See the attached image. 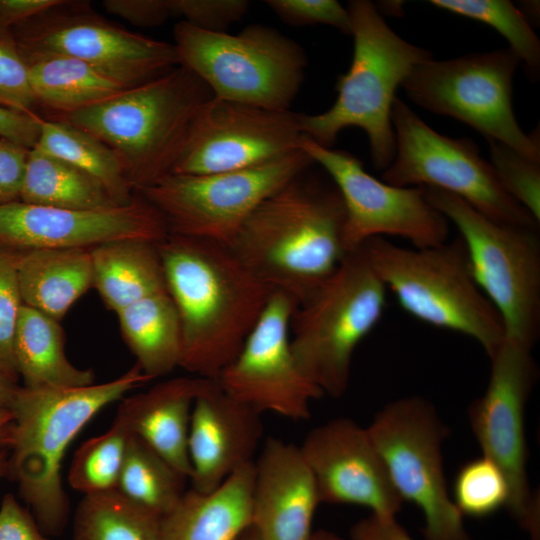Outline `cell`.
Here are the masks:
<instances>
[{"mask_svg": "<svg viewBox=\"0 0 540 540\" xmlns=\"http://www.w3.org/2000/svg\"><path fill=\"white\" fill-rule=\"evenodd\" d=\"M180 320V366L216 379L238 355L274 290L229 245L174 234L157 244Z\"/></svg>", "mask_w": 540, "mask_h": 540, "instance_id": "obj_1", "label": "cell"}, {"mask_svg": "<svg viewBox=\"0 0 540 540\" xmlns=\"http://www.w3.org/2000/svg\"><path fill=\"white\" fill-rule=\"evenodd\" d=\"M303 174V173H302ZM302 174L263 201L231 249L274 291L303 304L348 254L339 191Z\"/></svg>", "mask_w": 540, "mask_h": 540, "instance_id": "obj_2", "label": "cell"}, {"mask_svg": "<svg viewBox=\"0 0 540 540\" xmlns=\"http://www.w3.org/2000/svg\"><path fill=\"white\" fill-rule=\"evenodd\" d=\"M151 379L135 363L118 378L83 387L19 386L11 411L15 420L7 476L46 535L60 534L68 521L69 498L62 483L68 447L82 428L107 405Z\"/></svg>", "mask_w": 540, "mask_h": 540, "instance_id": "obj_3", "label": "cell"}, {"mask_svg": "<svg viewBox=\"0 0 540 540\" xmlns=\"http://www.w3.org/2000/svg\"><path fill=\"white\" fill-rule=\"evenodd\" d=\"M212 97L198 76L179 65L54 119L90 133L111 148L137 192L172 173L194 116Z\"/></svg>", "mask_w": 540, "mask_h": 540, "instance_id": "obj_4", "label": "cell"}, {"mask_svg": "<svg viewBox=\"0 0 540 540\" xmlns=\"http://www.w3.org/2000/svg\"><path fill=\"white\" fill-rule=\"evenodd\" d=\"M347 10L354 41L349 70L336 81L334 104L320 114H300V127L303 135L328 148L343 129L361 128L373 167L384 171L396 151L391 123L395 92L411 69L433 54L395 33L371 1H349Z\"/></svg>", "mask_w": 540, "mask_h": 540, "instance_id": "obj_5", "label": "cell"}, {"mask_svg": "<svg viewBox=\"0 0 540 540\" xmlns=\"http://www.w3.org/2000/svg\"><path fill=\"white\" fill-rule=\"evenodd\" d=\"M361 247L387 291L411 316L474 339L489 358L500 347L501 319L478 287L460 237L424 248L375 237Z\"/></svg>", "mask_w": 540, "mask_h": 540, "instance_id": "obj_6", "label": "cell"}, {"mask_svg": "<svg viewBox=\"0 0 540 540\" xmlns=\"http://www.w3.org/2000/svg\"><path fill=\"white\" fill-rule=\"evenodd\" d=\"M386 294L360 247L296 307L291 350L301 371L324 395L345 393L354 351L380 321Z\"/></svg>", "mask_w": 540, "mask_h": 540, "instance_id": "obj_7", "label": "cell"}, {"mask_svg": "<svg viewBox=\"0 0 540 540\" xmlns=\"http://www.w3.org/2000/svg\"><path fill=\"white\" fill-rule=\"evenodd\" d=\"M179 64L214 97L270 110H289L304 78L302 47L277 30L250 25L239 34L210 32L184 21L174 27Z\"/></svg>", "mask_w": 540, "mask_h": 540, "instance_id": "obj_8", "label": "cell"}, {"mask_svg": "<svg viewBox=\"0 0 540 540\" xmlns=\"http://www.w3.org/2000/svg\"><path fill=\"white\" fill-rule=\"evenodd\" d=\"M422 188L458 229L473 277L497 311L505 338L533 348L540 335L538 228L496 222L451 193Z\"/></svg>", "mask_w": 540, "mask_h": 540, "instance_id": "obj_9", "label": "cell"}, {"mask_svg": "<svg viewBox=\"0 0 540 540\" xmlns=\"http://www.w3.org/2000/svg\"><path fill=\"white\" fill-rule=\"evenodd\" d=\"M509 49L470 53L415 65L401 87L418 106L452 117L486 139L540 161L539 130L525 133L516 120L513 78L520 64Z\"/></svg>", "mask_w": 540, "mask_h": 540, "instance_id": "obj_10", "label": "cell"}, {"mask_svg": "<svg viewBox=\"0 0 540 540\" xmlns=\"http://www.w3.org/2000/svg\"><path fill=\"white\" fill-rule=\"evenodd\" d=\"M391 123L396 151L382 181L398 187L440 189L496 222L539 228L532 215L504 191L473 140L439 134L397 97Z\"/></svg>", "mask_w": 540, "mask_h": 540, "instance_id": "obj_11", "label": "cell"}, {"mask_svg": "<svg viewBox=\"0 0 540 540\" xmlns=\"http://www.w3.org/2000/svg\"><path fill=\"white\" fill-rule=\"evenodd\" d=\"M312 164L299 149L247 169L170 174L137 193L161 214L169 234L230 246L253 211Z\"/></svg>", "mask_w": 540, "mask_h": 540, "instance_id": "obj_12", "label": "cell"}, {"mask_svg": "<svg viewBox=\"0 0 540 540\" xmlns=\"http://www.w3.org/2000/svg\"><path fill=\"white\" fill-rule=\"evenodd\" d=\"M366 429L403 501L422 511L426 540H471L447 491L442 455L447 428L432 404L418 396L397 399Z\"/></svg>", "mask_w": 540, "mask_h": 540, "instance_id": "obj_13", "label": "cell"}, {"mask_svg": "<svg viewBox=\"0 0 540 540\" xmlns=\"http://www.w3.org/2000/svg\"><path fill=\"white\" fill-rule=\"evenodd\" d=\"M531 351L526 344L504 338L489 358L491 372L486 391L472 403L469 416L483 456L495 462L507 479L506 507L536 540L539 504L529 485L524 429L526 403L538 377Z\"/></svg>", "mask_w": 540, "mask_h": 540, "instance_id": "obj_14", "label": "cell"}, {"mask_svg": "<svg viewBox=\"0 0 540 540\" xmlns=\"http://www.w3.org/2000/svg\"><path fill=\"white\" fill-rule=\"evenodd\" d=\"M300 149L327 172L340 193L347 253L375 237L398 236L416 248L447 241L448 220L428 202L422 187H398L378 180L353 154L321 146L305 135Z\"/></svg>", "mask_w": 540, "mask_h": 540, "instance_id": "obj_15", "label": "cell"}, {"mask_svg": "<svg viewBox=\"0 0 540 540\" xmlns=\"http://www.w3.org/2000/svg\"><path fill=\"white\" fill-rule=\"evenodd\" d=\"M300 114L213 96L194 116L171 174L235 171L291 154L303 136Z\"/></svg>", "mask_w": 540, "mask_h": 540, "instance_id": "obj_16", "label": "cell"}, {"mask_svg": "<svg viewBox=\"0 0 540 540\" xmlns=\"http://www.w3.org/2000/svg\"><path fill=\"white\" fill-rule=\"evenodd\" d=\"M62 5L17 26L13 34L22 51L72 56L127 88L180 65L174 44L127 31L84 9H61Z\"/></svg>", "mask_w": 540, "mask_h": 540, "instance_id": "obj_17", "label": "cell"}, {"mask_svg": "<svg viewBox=\"0 0 540 540\" xmlns=\"http://www.w3.org/2000/svg\"><path fill=\"white\" fill-rule=\"evenodd\" d=\"M297 307L287 294L274 291L236 358L216 377L220 388L259 414L291 420L310 417V403L323 392L296 363L290 324Z\"/></svg>", "mask_w": 540, "mask_h": 540, "instance_id": "obj_18", "label": "cell"}, {"mask_svg": "<svg viewBox=\"0 0 540 540\" xmlns=\"http://www.w3.org/2000/svg\"><path fill=\"white\" fill-rule=\"evenodd\" d=\"M161 214L144 198L100 210L43 207L21 201L0 205V245L33 249H91L118 240L159 243L168 236Z\"/></svg>", "mask_w": 540, "mask_h": 540, "instance_id": "obj_19", "label": "cell"}, {"mask_svg": "<svg viewBox=\"0 0 540 540\" xmlns=\"http://www.w3.org/2000/svg\"><path fill=\"white\" fill-rule=\"evenodd\" d=\"M300 451L314 477L321 503L352 504L395 517L403 499L366 428L337 418L312 429Z\"/></svg>", "mask_w": 540, "mask_h": 540, "instance_id": "obj_20", "label": "cell"}, {"mask_svg": "<svg viewBox=\"0 0 540 540\" xmlns=\"http://www.w3.org/2000/svg\"><path fill=\"white\" fill-rule=\"evenodd\" d=\"M262 436L261 414L226 394L215 379H208L191 413V488L210 492L253 462Z\"/></svg>", "mask_w": 540, "mask_h": 540, "instance_id": "obj_21", "label": "cell"}, {"mask_svg": "<svg viewBox=\"0 0 540 540\" xmlns=\"http://www.w3.org/2000/svg\"><path fill=\"white\" fill-rule=\"evenodd\" d=\"M320 503L299 446L267 438L254 461L251 528L257 540H308Z\"/></svg>", "mask_w": 540, "mask_h": 540, "instance_id": "obj_22", "label": "cell"}, {"mask_svg": "<svg viewBox=\"0 0 540 540\" xmlns=\"http://www.w3.org/2000/svg\"><path fill=\"white\" fill-rule=\"evenodd\" d=\"M208 378L176 377L122 398L117 415L187 480L191 474L188 435L197 395Z\"/></svg>", "mask_w": 540, "mask_h": 540, "instance_id": "obj_23", "label": "cell"}, {"mask_svg": "<svg viewBox=\"0 0 540 540\" xmlns=\"http://www.w3.org/2000/svg\"><path fill=\"white\" fill-rule=\"evenodd\" d=\"M254 461L210 492L192 488L160 519L158 540H238L251 527Z\"/></svg>", "mask_w": 540, "mask_h": 540, "instance_id": "obj_24", "label": "cell"}, {"mask_svg": "<svg viewBox=\"0 0 540 540\" xmlns=\"http://www.w3.org/2000/svg\"><path fill=\"white\" fill-rule=\"evenodd\" d=\"M22 303L61 321L91 287L90 249H33L18 252Z\"/></svg>", "mask_w": 540, "mask_h": 540, "instance_id": "obj_25", "label": "cell"}, {"mask_svg": "<svg viewBox=\"0 0 540 540\" xmlns=\"http://www.w3.org/2000/svg\"><path fill=\"white\" fill-rule=\"evenodd\" d=\"M157 244L118 240L90 249L93 287L110 310L118 313L143 298L167 290Z\"/></svg>", "mask_w": 540, "mask_h": 540, "instance_id": "obj_26", "label": "cell"}, {"mask_svg": "<svg viewBox=\"0 0 540 540\" xmlns=\"http://www.w3.org/2000/svg\"><path fill=\"white\" fill-rule=\"evenodd\" d=\"M14 357L26 388H70L94 384L91 369L67 358L60 321L22 304L14 336Z\"/></svg>", "mask_w": 540, "mask_h": 540, "instance_id": "obj_27", "label": "cell"}, {"mask_svg": "<svg viewBox=\"0 0 540 540\" xmlns=\"http://www.w3.org/2000/svg\"><path fill=\"white\" fill-rule=\"evenodd\" d=\"M21 52L37 105L50 110L55 117L98 103L127 88L72 56Z\"/></svg>", "mask_w": 540, "mask_h": 540, "instance_id": "obj_28", "label": "cell"}, {"mask_svg": "<svg viewBox=\"0 0 540 540\" xmlns=\"http://www.w3.org/2000/svg\"><path fill=\"white\" fill-rule=\"evenodd\" d=\"M124 341L151 380L180 366L181 325L168 291L143 298L117 313Z\"/></svg>", "mask_w": 540, "mask_h": 540, "instance_id": "obj_29", "label": "cell"}, {"mask_svg": "<svg viewBox=\"0 0 540 540\" xmlns=\"http://www.w3.org/2000/svg\"><path fill=\"white\" fill-rule=\"evenodd\" d=\"M19 201L71 210L122 206L97 180L36 146L28 153Z\"/></svg>", "mask_w": 540, "mask_h": 540, "instance_id": "obj_30", "label": "cell"}, {"mask_svg": "<svg viewBox=\"0 0 540 540\" xmlns=\"http://www.w3.org/2000/svg\"><path fill=\"white\" fill-rule=\"evenodd\" d=\"M35 146L97 180L118 205L134 200L119 158L90 133L61 120L42 118Z\"/></svg>", "mask_w": 540, "mask_h": 540, "instance_id": "obj_31", "label": "cell"}, {"mask_svg": "<svg viewBox=\"0 0 540 540\" xmlns=\"http://www.w3.org/2000/svg\"><path fill=\"white\" fill-rule=\"evenodd\" d=\"M187 479L140 437L129 436L116 489L159 517L180 500Z\"/></svg>", "mask_w": 540, "mask_h": 540, "instance_id": "obj_32", "label": "cell"}, {"mask_svg": "<svg viewBox=\"0 0 540 540\" xmlns=\"http://www.w3.org/2000/svg\"><path fill=\"white\" fill-rule=\"evenodd\" d=\"M158 515L117 489L85 495L73 521L74 540H158Z\"/></svg>", "mask_w": 540, "mask_h": 540, "instance_id": "obj_33", "label": "cell"}, {"mask_svg": "<svg viewBox=\"0 0 540 540\" xmlns=\"http://www.w3.org/2000/svg\"><path fill=\"white\" fill-rule=\"evenodd\" d=\"M433 6L485 23L498 31L524 64L528 77L540 76V41L519 8L507 0H432Z\"/></svg>", "mask_w": 540, "mask_h": 540, "instance_id": "obj_34", "label": "cell"}, {"mask_svg": "<svg viewBox=\"0 0 540 540\" xmlns=\"http://www.w3.org/2000/svg\"><path fill=\"white\" fill-rule=\"evenodd\" d=\"M130 435L126 422L116 414L109 429L83 442L69 468L71 488L84 496L116 489Z\"/></svg>", "mask_w": 540, "mask_h": 540, "instance_id": "obj_35", "label": "cell"}, {"mask_svg": "<svg viewBox=\"0 0 540 540\" xmlns=\"http://www.w3.org/2000/svg\"><path fill=\"white\" fill-rule=\"evenodd\" d=\"M456 507L463 515L485 517L507 505L509 486L500 467L486 456L471 460L458 471L454 487Z\"/></svg>", "mask_w": 540, "mask_h": 540, "instance_id": "obj_36", "label": "cell"}, {"mask_svg": "<svg viewBox=\"0 0 540 540\" xmlns=\"http://www.w3.org/2000/svg\"><path fill=\"white\" fill-rule=\"evenodd\" d=\"M490 164L504 191L540 223V161L488 140Z\"/></svg>", "mask_w": 540, "mask_h": 540, "instance_id": "obj_37", "label": "cell"}, {"mask_svg": "<svg viewBox=\"0 0 540 540\" xmlns=\"http://www.w3.org/2000/svg\"><path fill=\"white\" fill-rule=\"evenodd\" d=\"M18 251L0 245V372L14 382L19 375L14 336L22 299L17 279Z\"/></svg>", "mask_w": 540, "mask_h": 540, "instance_id": "obj_38", "label": "cell"}, {"mask_svg": "<svg viewBox=\"0 0 540 540\" xmlns=\"http://www.w3.org/2000/svg\"><path fill=\"white\" fill-rule=\"evenodd\" d=\"M0 105L36 114L25 58L11 29L0 28Z\"/></svg>", "mask_w": 540, "mask_h": 540, "instance_id": "obj_39", "label": "cell"}, {"mask_svg": "<svg viewBox=\"0 0 540 540\" xmlns=\"http://www.w3.org/2000/svg\"><path fill=\"white\" fill-rule=\"evenodd\" d=\"M171 15L184 18V22L210 32H225L248 12L246 0H168Z\"/></svg>", "mask_w": 540, "mask_h": 540, "instance_id": "obj_40", "label": "cell"}, {"mask_svg": "<svg viewBox=\"0 0 540 540\" xmlns=\"http://www.w3.org/2000/svg\"><path fill=\"white\" fill-rule=\"evenodd\" d=\"M265 3L284 22L292 26L324 24L351 34L347 7L335 0H267Z\"/></svg>", "mask_w": 540, "mask_h": 540, "instance_id": "obj_41", "label": "cell"}, {"mask_svg": "<svg viewBox=\"0 0 540 540\" xmlns=\"http://www.w3.org/2000/svg\"><path fill=\"white\" fill-rule=\"evenodd\" d=\"M0 540H52L39 527L32 513L12 494L0 505Z\"/></svg>", "mask_w": 540, "mask_h": 540, "instance_id": "obj_42", "label": "cell"}, {"mask_svg": "<svg viewBox=\"0 0 540 540\" xmlns=\"http://www.w3.org/2000/svg\"><path fill=\"white\" fill-rule=\"evenodd\" d=\"M29 150L0 139V205L19 201Z\"/></svg>", "mask_w": 540, "mask_h": 540, "instance_id": "obj_43", "label": "cell"}, {"mask_svg": "<svg viewBox=\"0 0 540 540\" xmlns=\"http://www.w3.org/2000/svg\"><path fill=\"white\" fill-rule=\"evenodd\" d=\"M103 6L107 12L141 27L161 25L172 16L168 0H105Z\"/></svg>", "mask_w": 540, "mask_h": 540, "instance_id": "obj_44", "label": "cell"}, {"mask_svg": "<svg viewBox=\"0 0 540 540\" xmlns=\"http://www.w3.org/2000/svg\"><path fill=\"white\" fill-rule=\"evenodd\" d=\"M42 118L0 105V139L33 148L39 138Z\"/></svg>", "mask_w": 540, "mask_h": 540, "instance_id": "obj_45", "label": "cell"}, {"mask_svg": "<svg viewBox=\"0 0 540 540\" xmlns=\"http://www.w3.org/2000/svg\"><path fill=\"white\" fill-rule=\"evenodd\" d=\"M62 0H0V28L11 29L64 4Z\"/></svg>", "mask_w": 540, "mask_h": 540, "instance_id": "obj_46", "label": "cell"}, {"mask_svg": "<svg viewBox=\"0 0 540 540\" xmlns=\"http://www.w3.org/2000/svg\"><path fill=\"white\" fill-rule=\"evenodd\" d=\"M351 540H413L395 517L371 514L351 528Z\"/></svg>", "mask_w": 540, "mask_h": 540, "instance_id": "obj_47", "label": "cell"}, {"mask_svg": "<svg viewBox=\"0 0 540 540\" xmlns=\"http://www.w3.org/2000/svg\"><path fill=\"white\" fill-rule=\"evenodd\" d=\"M15 420L12 411L0 410V448H10L14 442Z\"/></svg>", "mask_w": 540, "mask_h": 540, "instance_id": "obj_48", "label": "cell"}, {"mask_svg": "<svg viewBox=\"0 0 540 540\" xmlns=\"http://www.w3.org/2000/svg\"><path fill=\"white\" fill-rule=\"evenodd\" d=\"M19 385L0 372V410L11 411Z\"/></svg>", "mask_w": 540, "mask_h": 540, "instance_id": "obj_49", "label": "cell"}, {"mask_svg": "<svg viewBox=\"0 0 540 540\" xmlns=\"http://www.w3.org/2000/svg\"><path fill=\"white\" fill-rule=\"evenodd\" d=\"M527 21L531 24L539 22L540 10L539 1H521L517 6Z\"/></svg>", "mask_w": 540, "mask_h": 540, "instance_id": "obj_50", "label": "cell"}, {"mask_svg": "<svg viewBox=\"0 0 540 540\" xmlns=\"http://www.w3.org/2000/svg\"><path fill=\"white\" fill-rule=\"evenodd\" d=\"M402 3L403 2H399V1H397V2H393V1L391 2L390 1V2H383V4H375V6L377 8H384V7L386 8L385 10L379 12L380 14L385 12V13H387L389 15L396 14V15L399 16L400 13L403 12V10H402L403 4Z\"/></svg>", "mask_w": 540, "mask_h": 540, "instance_id": "obj_51", "label": "cell"}, {"mask_svg": "<svg viewBox=\"0 0 540 540\" xmlns=\"http://www.w3.org/2000/svg\"><path fill=\"white\" fill-rule=\"evenodd\" d=\"M308 540H343V539L331 532L319 530L317 532L312 533Z\"/></svg>", "mask_w": 540, "mask_h": 540, "instance_id": "obj_52", "label": "cell"}, {"mask_svg": "<svg viewBox=\"0 0 540 540\" xmlns=\"http://www.w3.org/2000/svg\"><path fill=\"white\" fill-rule=\"evenodd\" d=\"M8 458V448H0V478L7 476Z\"/></svg>", "mask_w": 540, "mask_h": 540, "instance_id": "obj_53", "label": "cell"}, {"mask_svg": "<svg viewBox=\"0 0 540 540\" xmlns=\"http://www.w3.org/2000/svg\"><path fill=\"white\" fill-rule=\"evenodd\" d=\"M238 540H257L256 535L250 527Z\"/></svg>", "mask_w": 540, "mask_h": 540, "instance_id": "obj_54", "label": "cell"}]
</instances>
